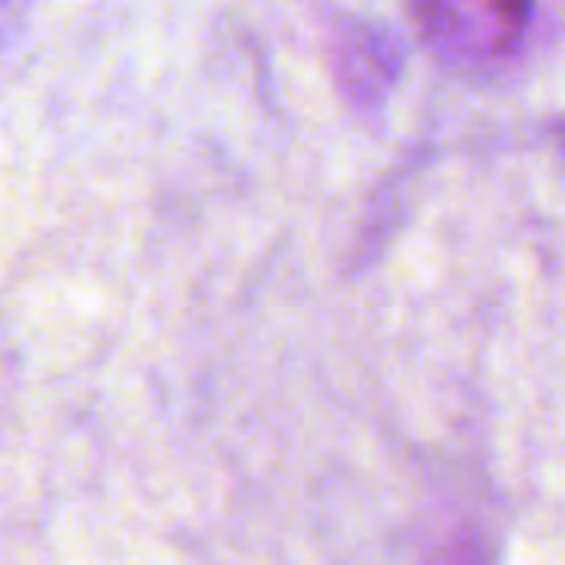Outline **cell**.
<instances>
[{
	"label": "cell",
	"mask_w": 565,
	"mask_h": 565,
	"mask_svg": "<svg viewBox=\"0 0 565 565\" xmlns=\"http://www.w3.org/2000/svg\"><path fill=\"white\" fill-rule=\"evenodd\" d=\"M530 3H417L420 36L457 66L510 56L526 30Z\"/></svg>",
	"instance_id": "cell-1"
}]
</instances>
